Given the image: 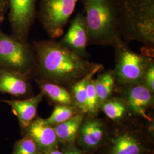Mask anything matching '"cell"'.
I'll use <instances>...</instances> for the list:
<instances>
[{
  "mask_svg": "<svg viewBox=\"0 0 154 154\" xmlns=\"http://www.w3.org/2000/svg\"><path fill=\"white\" fill-rule=\"evenodd\" d=\"M100 109L109 119L115 121L124 118L129 110L121 97H110L100 106Z\"/></svg>",
  "mask_w": 154,
  "mask_h": 154,
  "instance_id": "19",
  "label": "cell"
},
{
  "mask_svg": "<svg viewBox=\"0 0 154 154\" xmlns=\"http://www.w3.org/2000/svg\"><path fill=\"white\" fill-rule=\"evenodd\" d=\"M37 58L34 78L70 88L99 63L91 62L54 39L34 41Z\"/></svg>",
  "mask_w": 154,
  "mask_h": 154,
  "instance_id": "1",
  "label": "cell"
},
{
  "mask_svg": "<svg viewBox=\"0 0 154 154\" xmlns=\"http://www.w3.org/2000/svg\"><path fill=\"white\" fill-rule=\"evenodd\" d=\"M77 2L78 0H40L39 18L51 38L55 39L63 35Z\"/></svg>",
  "mask_w": 154,
  "mask_h": 154,
  "instance_id": "6",
  "label": "cell"
},
{
  "mask_svg": "<svg viewBox=\"0 0 154 154\" xmlns=\"http://www.w3.org/2000/svg\"><path fill=\"white\" fill-rule=\"evenodd\" d=\"M121 86L122 98L129 110L137 115L151 121L147 110L154 105V92L143 83L132 84Z\"/></svg>",
  "mask_w": 154,
  "mask_h": 154,
  "instance_id": "8",
  "label": "cell"
},
{
  "mask_svg": "<svg viewBox=\"0 0 154 154\" xmlns=\"http://www.w3.org/2000/svg\"><path fill=\"white\" fill-rule=\"evenodd\" d=\"M0 67L34 77L37 58L33 46L7 35L0 28Z\"/></svg>",
  "mask_w": 154,
  "mask_h": 154,
  "instance_id": "4",
  "label": "cell"
},
{
  "mask_svg": "<svg viewBox=\"0 0 154 154\" xmlns=\"http://www.w3.org/2000/svg\"><path fill=\"white\" fill-rule=\"evenodd\" d=\"M105 127L96 119H83L77 135V143L85 149L93 151L99 147L104 140Z\"/></svg>",
  "mask_w": 154,
  "mask_h": 154,
  "instance_id": "11",
  "label": "cell"
},
{
  "mask_svg": "<svg viewBox=\"0 0 154 154\" xmlns=\"http://www.w3.org/2000/svg\"><path fill=\"white\" fill-rule=\"evenodd\" d=\"M103 69L102 64L96 67L87 75L73 84L70 88V92L72 94L75 106L84 114H86V97H87V85L88 81L93 78L94 75L98 72Z\"/></svg>",
  "mask_w": 154,
  "mask_h": 154,
  "instance_id": "17",
  "label": "cell"
},
{
  "mask_svg": "<svg viewBox=\"0 0 154 154\" xmlns=\"http://www.w3.org/2000/svg\"><path fill=\"white\" fill-rule=\"evenodd\" d=\"M85 114L79 112L66 121L53 126L59 142L72 144L77 139Z\"/></svg>",
  "mask_w": 154,
  "mask_h": 154,
  "instance_id": "16",
  "label": "cell"
},
{
  "mask_svg": "<svg viewBox=\"0 0 154 154\" xmlns=\"http://www.w3.org/2000/svg\"><path fill=\"white\" fill-rule=\"evenodd\" d=\"M29 78L21 72L0 67V93L16 97L25 96L30 91Z\"/></svg>",
  "mask_w": 154,
  "mask_h": 154,
  "instance_id": "12",
  "label": "cell"
},
{
  "mask_svg": "<svg viewBox=\"0 0 154 154\" xmlns=\"http://www.w3.org/2000/svg\"><path fill=\"white\" fill-rule=\"evenodd\" d=\"M44 154H65L64 152H62L60 151H59L57 148V149H53L51 150H50L49 151L46 152Z\"/></svg>",
  "mask_w": 154,
  "mask_h": 154,
  "instance_id": "26",
  "label": "cell"
},
{
  "mask_svg": "<svg viewBox=\"0 0 154 154\" xmlns=\"http://www.w3.org/2000/svg\"><path fill=\"white\" fill-rule=\"evenodd\" d=\"M25 129L26 135L33 139L42 154L57 148L59 140L54 127L48 123L44 119L35 118Z\"/></svg>",
  "mask_w": 154,
  "mask_h": 154,
  "instance_id": "10",
  "label": "cell"
},
{
  "mask_svg": "<svg viewBox=\"0 0 154 154\" xmlns=\"http://www.w3.org/2000/svg\"><path fill=\"white\" fill-rule=\"evenodd\" d=\"M11 154H42L33 139L25 135L17 142Z\"/></svg>",
  "mask_w": 154,
  "mask_h": 154,
  "instance_id": "21",
  "label": "cell"
},
{
  "mask_svg": "<svg viewBox=\"0 0 154 154\" xmlns=\"http://www.w3.org/2000/svg\"><path fill=\"white\" fill-rule=\"evenodd\" d=\"M65 154H83L82 151L79 150V149L76 147H72L68 149L66 151Z\"/></svg>",
  "mask_w": 154,
  "mask_h": 154,
  "instance_id": "25",
  "label": "cell"
},
{
  "mask_svg": "<svg viewBox=\"0 0 154 154\" xmlns=\"http://www.w3.org/2000/svg\"><path fill=\"white\" fill-rule=\"evenodd\" d=\"M143 83L154 92V62L150 65L145 72Z\"/></svg>",
  "mask_w": 154,
  "mask_h": 154,
  "instance_id": "23",
  "label": "cell"
},
{
  "mask_svg": "<svg viewBox=\"0 0 154 154\" xmlns=\"http://www.w3.org/2000/svg\"><path fill=\"white\" fill-rule=\"evenodd\" d=\"M9 9L8 0H0V23L4 20L6 13Z\"/></svg>",
  "mask_w": 154,
  "mask_h": 154,
  "instance_id": "24",
  "label": "cell"
},
{
  "mask_svg": "<svg viewBox=\"0 0 154 154\" xmlns=\"http://www.w3.org/2000/svg\"><path fill=\"white\" fill-rule=\"evenodd\" d=\"M88 45L116 48L124 44L114 0H81Z\"/></svg>",
  "mask_w": 154,
  "mask_h": 154,
  "instance_id": "3",
  "label": "cell"
},
{
  "mask_svg": "<svg viewBox=\"0 0 154 154\" xmlns=\"http://www.w3.org/2000/svg\"><path fill=\"white\" fill-rule=\"evenodd\" d=\"M115 49L116 83L119 86L143 83L145 72L154 63V57L139 54L124 44Z\"/></svg>",
  "mask_w": 154,
  "mask_h": 154,
  "instance_id": "5",
  "label": "cell"
},
{
  "mask_svg": "<svg viewBox=\"0 0 154 154\" xmlns=\"http://www.w3.org/2000/svg\"><path fill=\"white\" fill-rule=\"evenodd\" d=\"M44 95L40 93L23 100L0 99L1 102L9 105L13 114L16 116L20 124L25 128L35 118L39 103L42 100Z\"/></svg>",
  "mask_w": 154,
  "mask_h": 154,
  "instance_id": "13",
  "label": "cell"
},
{
  "mask_svg": "<svg viewBox=\"0 0 154 154\" xmlns=\"http://www.w3.org/2000/svg\"><path fill=\"white\" fill-rule=\"evenodd\" d=\"M60 42L78 55L86 59L88 58V30L83 14L77 13Z\"/></svg>",
  "mask_w": 154,
  "mask_h": 154,
  "instance_id": "9",
  "label": "cell"
},
{
  "mask_svg": "<svg viewBox=\"0 0 154 154\" xmlns=\"http://www.w3.org/2000/svg\"><path fill=\"white\" fill-rule=\"evenodd\" d=\"M100 110L99 100L95 88L94 79L91 78L87 85L86 114H96Z\"/></svg>",
  "mask_w": 154,
  "mask_h": 154,
  "instance_id": "22",
  "label": "cell"
},
{
  "mask_svg": "<svg viewBox=\"0 0 154 154\" xmlns=\"http://www.w3.org/2000/svg\"><path fill=\"white\" fill-rule=\"evenodd\" d=\"M146 151L143 142L132 132H122L110 140L109 154H145Z\"/></svg>",
  "mask_w": 154,
  "mask_h": 154,
  "instance_id": "14",
  "label": "cell"
},
{
  "mask_svg": "<svg viewBox=\"0 0 154 154\" xmlns=\"http://www.w3.org/2000/svg\"><path fill=\"white\" fill-rule=\"evenodd\" d=\"M11 37L28 42L29 34L36 16L37 0H8Z\"/></svg>",
  "mask_w": 154,
  "mask_h": 154,
  "instance_id": "7",
  "label": "cell"
},
{
  "mask_svg": "<svg viewBox=\"0 0 154 154\" xmlns=\"http://www.w3.org/2000/svg\"><path fill=\"white\" fill-rule=\"evenodd\" d=\"M95 88L99 100V106L111 97L116 86V76L113 70L100 74L94 79Z\"/></svg>",
  "mask_w": 154,
  "mask_h": 154,
  "instance_id": "18",
  "label": "cell"
},
{
  "mask_svg": "<svg viewBox=\"0 0 154 154\" xmlns=\"http://www.w3.org/2000/svg\"><path fill=\"white\" fill-rule=\"evenodd\" d=\"M122 38L143 45L142 53L154 57V0H114Z\"/></svg>",
  "mask_w": 154,
  "mask_h": 154,
  "instance_id": "2",
  "label": "cell"
},
{
  "mask_svg": "<svg viewBox=\"0 0 154 154\" xmlns=\"http://www.w3.org/2000/svg\"><path fill=\"white\" fill-rule=\"evenodd\" d=\"M34 80L41 89V92L56 105L76 106L72 94L65 87L38 78H34Z\"/></svg>",
  "mask_w": 154,
  "mask_h": 154,
  "instance_id": "15",
  "label": "cell"
},
{
  "mask_svg": "<svg viewBox=\"0 0 154 154\" xmlns=\"http://www.w3.org/2000/svg\"><path fill=\"white\" fill-rule=\"evenodd\" d=\"M79 112L81 111L75 106L56 105L51 115L45 120L50 125L54 126L66 121Z\"/></svg>",
  "mask_w": 154,
  "mask_h": 154,
  "instance_id": "20",
  "label": "cell"
}]
</instances>
